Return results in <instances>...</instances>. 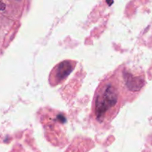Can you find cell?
<instances>
[{
    "instance_id": "cell-2",
    "label": "cell",
    "mask_w": 152,
    "mask_h": 152,
    "mask_svg": "<svg viewBox=\"0 0 152 152\" xmlns=\"http://www.w3.org/2000/svg\"><path fill=\"white\" fill-rule=\"evenodd\" d=\"M75 65L72 61H64L57 65L52 71L53 83H59L66 79L71 73Z\"/></svg>"
},
{
    "instance_id": "cell-4",
    "label": "cell",
    "mask_w": 152,
    "mask_h": 152,
    "mask_svg": "<svg viewBox=\"0 0 152 152\" xmlns=\"http://www.w3.org/2000/svg\"><path fill=\"white\" fill-rule=\"evenodd\" d=\"M5 9V4L0 1V10H4Z\"/></svg>"
},
{
    "instance_id": "cell-1",
    "label": "cell",
    "mask_w": 152,
    "mask_h": 152,
    "mask_svg": "<svg viewBox=\"0 0 152 152\" xmlns=\"http://www.w3.org/2000/svg\"><path fill=\"white\" fill-rule=\"evenodd\" d=\"M119 99V91L115 83L109 81L101 85L94 102V114L98 121L111 117L117 108Z\"/></svg>"
},
{
    "instance_id": "cell-3",
    "label": "cell",
    "mask_w": 152,
    "mask_h": 152,
    "mask_svg": "<svg viewBox=\"0 0 152 152\" xmlns=\"http://www.w3.org/2000/svg\"><path fill=\"white\" fill-rule=\"evenodd\" d=\"M125 82L131 90H137L142 87V82L139 79L135 78L131 74H125Z\"/></svg>"
}]
</instances>
